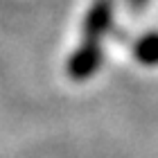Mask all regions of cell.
I'll list each match as a JSON object with an SVG mask.
<instances>
[{"label": "cell", "instance_id": "obj_1", "mask_svg": "<svg viewBox=\"0 0 158 158\" xmlns=\"http://www.w3.org/2000/svg\"><path fill=\"white\" fill-rule=\"evenodd\" d=\"M102 66V48L99 43H84L81 48L68 59V77L75 81H86Z\"/></svg>", "mask_w": 158, "mask_h": 158}, {"label": "cell", "instance_id": "obj_2", "mask_svg": "<svg viewBox=\"0 0 158 158\" xmlns=\"http://www.w3.org/2000/svg\"><path fill=\"white\" fill-rule=\"evenodd\" d=\"M113 20V5L111 0H95L84 20V43H99Z\"/></svg>", "mask_w": 158, "mask_h": 158}, {"label": "cell", "instance_id": "obj_3", "mask_svg": "<svg viewBox=\"0 0 158 158\" xmlns=\"http://www.w3.org/2000/svg\"><path fill=\"white\" fill-rule=\"evenodd\" d=\"M135 59L142 66H158V34H147L135 43Z\"/></svg>", "mask_w": 158, "mask_h": 158}, {"label": "cell", "instance_id": "obj_4", "mask_svg": "<svg viewBox=\"0 0 158 158\" xmlns=\"http://www.w3.org/2000/svg\"><path fill=\"white\" fill-rule=\"evenodd\" d=\"M133 2H142V0H133Z\"/></svg>", "mask_w": 158, "mask_h": 158}]
</instances>
